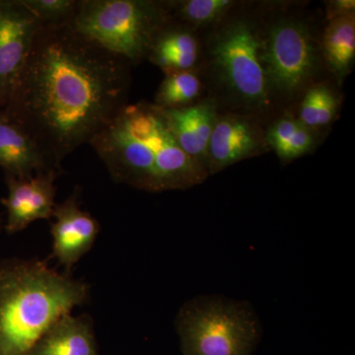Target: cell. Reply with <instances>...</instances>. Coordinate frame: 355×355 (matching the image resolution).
<instances>
[{"label": "cell", "instance_id": "obj_11", "mask_svg": "<svg viewBox=\"0 0 355 355\" xmlns=\"http://www.w3.org/2000/svg\"><path fill=\"white\" fill-rule=\"evenodd\" d=\"M51 233L53 254L67 270H71L92 249L100 225L94 217L80 207L76 193L57 203Z\"/></svg>", "mask_w": 355, "mask_h": 355}, {"label": "cell", "instance_id": "obj_23", "mask_svg": "<svg viewBox=\"0 0 355 355\" xmlns=\"http://www.w3.org/2000/svg\"><path fill=\"white\" fill-rule=\"evenodd\" d=\"M0 224H1V217H0Z\"/></svg>", "mask_w": 355, "mask_h": 355}, {"label": "cell", "instance_id": "obj_9", "mask_svg": "<svg viewBox=\"0 0 355 355\" xmlns=\"http://www.w3.org/2000/svg\"><path fill=\"white\" fill-rule=\"evenodd\" d=\"M266 133L256 121L241 114L217 116L207 148V169L214 174L229 166L265 153Z\"/></svg>", "mask_w": 355, "mask_h": 355}, {"label": "cell", "instance_id": "obj_14", "mask_svg": "<svg viewBox=\"0 0 355 355\" xmlns=\"http://www.w3.org/2000/svg\"><path fill=\"white\" fill-rule=\"evenodd\" d=\"M29 355H98L92 322L86 316L64 315L41 336Z\"/></svg>", "mask_w": 355, "mask_h": 355}, {"label": "cell", "instance_id": "obj_19", "mask_svg": "<svg viewBox=\"0 0 355 355\" xmlns=\"http://www.w3.org/2000/svg\"><path fill=\"white\" fill-rule=\"evenodd\" d=\"M202 83L197 72H175L167 74L155 96L154 105L161 109H180L197 103Z\"/></svg>", "mask_w": 355, "mask_h": 355}, {"label": "cell", "instance_id": "obj_20", "mask_svg": "<svg viewBox=\"0 0 355 355\" xmlns=\"http://www.w3.org/2000/svg\"><path fill=\"white\" fill-rule=\"evenodd\" d=\"M340 100L329 86H313L301 102L297 120L311 130H318L335 120Z\"/></svg>", "mask_w": 355, "mask_h": 355}, {"label": "cell", "instance_id": "obj_17", "mask_svg": "<svg viewBox=\"0 0 355 355\" xmlns=\"http://www.w3.org/2000/svg\"><path fill=\"white\" fill-rule=\"evenodd\" d=\"M265 139L268 146L284 161L306 155L316 146L313 130L293 118H282L273 123L266 132Z\"/></svg>", "mask_w": 355, "mask_h": 355}, {"label": "cell", "instance_id": "obj_21", "mask_svg": "<svg viewBox=\"0 0 355 355\" xmlns=\"http://www.w3.org/2000/svg\"><path fill=\"white\" fill-rule=\"evenodd\" d=\"M42 26L69 25L77 9L79 0H22Z\"/></svg>", "mask_w": 355, "mask_h": 355}, {"label": "cell", "instance_id": "obj_3", "mask_svg": "<svg viewBox=\"0 0 355 355\" xmlns=\"http://www.w3.org/2000/svg\"><path fill=\"white\" fill-rule=\"evenodd\" d=\"M87 284L37 260L0 263V355H29L41 336L83 305Z\"/></svg>", "mask_w": 355, "mask_h": 355}, {"label": "cell", "instance_id": "obj_6", "mask_svg": "<svg viewBox=\"0 0 355 355\" xmlns=\"http://www.w3.org/2000/svg\"><path fill=\"white\" fill-rule=\"evenodd\" d=\"M263 41L247 20L229 23L217 34L211 60L217 76L237 99L263 109L270 103V89L263 62Z\"/></svg>", "mask_w": 355, "mask_h": 355}, {"label": "cell", "instance_id": "obj_15", "mask_svg": "<svg viewBox=\"0 0 355 355\" xmlns=\"http://www.w3.org/2000/svg\"><path fill=\"white\" fill-rule=\"evenodd\" d=\"M200 58V44L191 29L170 21L151 46L147 60L167 74L193 70Z\"/></svg>", "mask_w": 355, "mask_h": 355}, {"label": "cell", "instance_id": "obj_8", "mask_svg": "<svg viewBox=\"0 0 355 355\" xmlns=\"http://www.w3.org/2000/svg\"><path fill=\"white\" fill-rule=\"evenodd\" d=\"M41 27L22 0H0V109L10 99Z\"/></svg>", "mask_w": 355, "mask_h": 355}, {"label": "cell", "instance_id": "obj_18", "mask_svg": "<svg viewBox=\"0 0 355 355\" xmlns=\"http://www.w3.org/2000/svg\"><path fill=\"white\" fill-rule=\"evenodd\" d=\"M173 21L184 26L196 28L214 24L222 19L235 6L231 0H184L166 1Z\"/></svg>", "mask_w": 355, "mask_h": 355}, {"label": "cell", "instance_id": "obj_7", "mask_svg": "<svg viewBox=\"0 0 355 355\" xmlns=\"http://www.w3.org/2000/svg\"><path fill=\"white\" fill-rule=\"evenodd\" d=\"M263 62L270 93L297 94L317 67L316 46L307 26L294 20L273 25L263 41Z\"/></svg>", "mask_w": 355, "mask_h": 355}, {"label": "cell", "instance_id": "obj_4", "mask_svg": "<svg viewBox=\"0 0 355 355\" xmlns=\"http://www.w3.org/2000/svg\"><path fill=\"white\" fill-rule=\"evenodd\" d=\"M171 20L166 1L79 0L69 26L135 65L147 60L156 37Z\"/></svg>", "mask_w": 355, "mask_h": 355}, {"label": "cell", "instance_id": "obj_13", "mask_svg": "<svg viewBox=\"0 0 355 355\" xmlns=\"http://www.w3.org/2000/svg\"><path fill=\"white\" fill-rule=\"evenodd\" d=\"M159 109L184 153L207 168V148L218 116L216 105L198 102L184 108Z\"/></svg>", "mask_w": 355, "mask_h": 355}, {"label": "cell", "instance_id": "obj_12", "mask_svg": "<svg viewBox=\"0 0 355 355\" xmlns=\"http://www.w3.org/2000/svg\"><path fill=\"white\" fill-rule=\"evenodd\" d=\"M0 168L6 178L20 180L62 172V168L53 164L31 135L9 118L3 109H0Z\"/></svg>", "mask_w": 355, "mask_h": 355}, {"label": "cell", "instance_id": "obj_2", "mask_svg": "<svg viewBox=\"0 0 355 355\" xmlns=\"http://www.w3.org/2000/svg\"><path fill=\"white\" fill-rule=\"evenodd\" d=\"M90 146L114 182L139 190H186L209 175L184 153L161 110L148 102L128 103Z\"/></svg>", "mask_w": 355, "mask_h": 355}, {"label": "cell", "instance_id": "obj_22", "mask_svg": "<svg viewBox=\"0 0 355 355\" xmlns=\"http://www.w3.org/2000/svg\"><path fill=\"white\" fill-rule=\"evenodd\" d=\"M354 0H336L331 1L328 6L329 20L343 16L355 15Z\"/></svg>", "mask_w": 355, "mask_h": 355}, {"label": "cell", "instance_id": "obj_16", "mask_svg": "<svg viewBox=\"0 0 355 355\" xmlns=\"http://www.w3.org/2000/svg\"><path fill=\"white\" fill-rule=\"evenodd\" d=\"M324 60L340 83L352 71L355 58V16L330 20L324 33Z\"/></svg>", "mask_w": 355, "mask_h": 355}, {"label": "cell", "instance_id": "obj_5", "mask_svg": "<svg viewBox=\"0 0 355 355\" xmlns=\"http://www.w3.org/2000/svg\"><path fill=\"white\" fill-rule=\"evenodd\" d=\"M177 330L183 355H251L258 338L248 311L217 300L187 305Z\"/></svg>", "mask_w": 355, "mask_h": 355}, {"label": "cell", "instance_id": "obj_1", "mask_svg": "<svg viewBox=\"0 0 355 355\" xmlns=\"http://www.w3.org/2000/svg\"><path fill=\"white\" fill-rule=\"evenodd\" d=\"M130 67L69 25L42 26L4 112L62 168L128 104Z\"/></svg>", "mask_w": 355, "mask_h": 355}, {"label": "cell", "instance_id": "obj_10", "mask_svg": "<svg viewBox=\"0 0 355 355\" xmlns=\"http://www.w3.org/2000/svg\"><path fill=\"white\" fill-rule=\"evenodd\" d=\"M58 175L50 172L30 179L6 178L8 195L1 202L6 209L4 227L9 234L24 230L33 222L53 218Z\"/></svg>", "mask_w": 355, "mask_h": 355}]
</instances>
